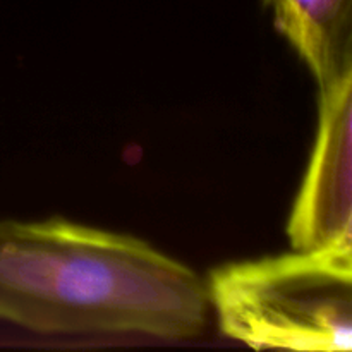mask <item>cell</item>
<instances>
[{
    "label": "cell",
    "instance_id": "6da1fadb",
    "mask_svg": "<svg viewBox=\"0 0 352 352\" xmlns=\"http://www.w3.org/2000/svg\"><path fill=\"white\" fill-rule=\"evenodd\" d=\"M206 278L136 236L65 219L0 220V322L45 336H201Z\"/></svg>",
    "mask_w": 352,
    "mask_h": 352
},
{
    "label": "cell",
    "instance_id": "7a4b0ae2",
    "mask_svg": "<svg viewBox=\"0 0 352 352\" xmlns=\"http://www.w3.org/2000/svg\"><path fill=\"white\" fill-rule=\"evenodd\" d=\"M206 289L220 332L251 349H352V244L230 261Z\"/></svg>",
    "mask_w": 352,
    "mask_h": 352
},
{
    "label": "cell",
    "instance_id": "3957f363",
    "mask_svg": "<svg viewBox=\"0 0 352 352\" xmlns=\"http://www.w3.org/2000/svg\"><path fill=\"white\" fill-rule=\"evenodd\" d=\"M352 72L318 88V127L287 220L292 250L352 244Z\"/></svg>",
    "mask_w": 352,
    "mask_h": 352
},
{
    "label": "cell",
    "instance_id": "277c9868",
    "mask_svg": "<svg viewBox=\"0 0 352 352\" xmlns=\"http://www.w3.org/2000/svg\"><path fill=\"white\" fill-rule=\"evenodd\" d=\"M316 85L352 72V0H265Z\"/></svg>",
    "mask_w": 352,
    "mask_h": 352
}]
</instances>
